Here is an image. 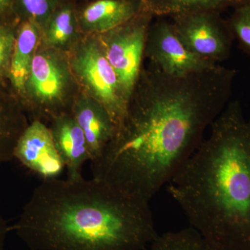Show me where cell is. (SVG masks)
I'll return each mask as SVG.
<instances>
[{"mask_svg": "<svg viewBox=\"0 0 250 250\" xmlns=\"http://www.w3.org/2000/svg\"><path fill=\"white\" fill-rule=\"evenodd\" d=\"M145 54L151 64L173 76H184L218 65L190 52L179 39L172 23L165 21H158L149 27Z\"/></svg>", "mask_w": 250, "mask_h": 250, "instance_id": "cell-7", "label": "cell"}, {"mask_svg": "<svg viewBox=\"0 0 250 250\" xmlns=\"http://www.w3.org/2000/svg\"><path fill=\"white\" fill-rule=\"evenodd\" d=\"M14 159L42 180L59 178L65 167L52 131L39 120L26 126L20 136Z\"/></svg>", "mask_w": 250, "mask_h": 250, "instance_id": "cell-8", "label": "cell"}, {"mask_svg": "<svg viewBox=\"0 0 250 250\" xmlns=\"http://www.w3.org/2000/svg\"><path fill=\"white\" fill-rule=\"evenodd\" d=\"M144 9L142 0H97L83 10L81 22L88 31L106 34L129 22Z\"/></svg>", "mask_w": 250, "mask_h": 250, "instance_id": "cell-12", "label": "cell"}, {"mask_svg": "<svg viewBox=\"0 0 250 250\" xmlns=\"http://www.w3.org/2000/svg\"><path fill=\"white\" fill-rule=\"evenodd\" d=\"M39 36L36 22L27 21L22 24L15 42L10 62V75L13 84L18 91L24 92L27 86Z\"/></svg>", "mask_w": 250, "mask_h": 250, "instance_id": "cell-13", "label": "cell"}, {"mask_svg": "<svg viewBox=\"0 0 250 250\" xmlns=\"http://www.w3.org/2000/svg\"><path fill=\"white\" fill-rule=\"evenodd\" d=\"M46 24V41L49 45L67 43L73 36L76 25L73 10L68 6L55 10Z\"/></svg>", "mask_w": 250, "mask_h": 250, "instance_id": "cell-16", "label": "cell"}, {"mask_svg": "<svg viewBox=\"0 0 250 250\" xmlns=\"http://www.w3.org/2000/svg\"><path fill=\"white\" fill-rule=\"evenodd\" d=\"M151 15L144 9L129 22L103 34L101 45L105 56L114 69L128 101L141 74Z\"/></svg>", "mask_w": 250, "mask_h": 250, "instance_id": "cell-4", "label": "cell"}, {"mask_svg": "<svg viewBox=\"0 0 250 250\" xmlns=\"http://www.w3.org/2000/svg\"><path fill=\"white\" fill-rule=\"evenodd\" d=\"M9 0H0V10L4 9L9 4Z\"/></svg>", "mask_w": 250, "mask_h": 250, "instance_id": "cell-22", "label": "cell"}, {"mask_svg": "<svg viewBox=\"0 0 250 250\" xmlns=\"http://www.w3.org/2000/svg\"><path fill=\"white\" fill-rule=\"evenodd\" d=\"M27 85L34 101L41 107L52 108L62 100L65 85V72L52 57L36 54Z\"/></svg>", "mask_w": 250, "mask_h": 250, "instance_id": "cell-11", "label": "cell"}, {"mask_svg": "<svg viewBox=\"0 0 250 250\" xmlns=\"http://www.w3.org/2000/svg\"><path fill=\"white\" fill-rule=\"evenodd\" d=\"M149 250H214L195 229H182L158 235Z\"/></svg>", "mask_w": 250, "mask_h": 250, "instance_id": "cell-15", "label": "cell"}, {"mask_svg": "<svg viewBox=\"0 0 250 250\" xmlns=\"http://www.w3.org/2000/svg\"><path fill=\"white\" fill-rule=\"evenodd\" d=\"M248 3H249V4H250V0H249V1H248Z\"/></svg>", "mask_w": 250, "mask_h": 250, "instance_id": "cell-23", "label": "cell"}, {"mask_svg": "<svg viewBox=\"0 0 250 250\" xmlns=\"http://www.w3.org/2000/svg\"><path fill=\"white\" fill-rule=\"evenodd\" d=\"M56 147L67 171V178H82L86 161L91 160L84 134L72 114H62L54 119L52 129Z\"/></svg>", "mask_w": 250, "mask_h": 250, "instance_id": "cell-9", "label": "cell"}, {"mask_svg": "<svg viewBox=\"0 0 250 250\" xmlns=\"http://www.w3.org/2000/svg\"><path fill=\"white\" fill-rule=\"evenodd\" d=\"M10 228L4 218L0 215V250L4 249L6 236L9 232Z\"/></svg>", "mask_w": 250, "mask_h": 250, "instance_id": "cell-21", "label": "cell"}, {"mask_svg": "<svg viewBox=\"0 0 250 250\" xmlns=\"http://www.w3.org/2000/svg\"><path fill=\"white\" fill-rule=\"evenodd\" d=\"M72 65L81 82L93 94L95 100L106 108L118 127L129 101L103 46L95 42L83 44L74 57Z\"/></svg>", "mask_w": 250, "mask_h": 250, "instance_id": "cell-5", "label": "cell"}, {"mask_svg": "<svg viewBox=\"0 0 250 250\" xmlns=\"http://www.w3.org/2000/svg\"><path fill=\"white\" fill-rule=\"evenodd\" d=\"M168 183L191 228L214 250H250V121L229 103Z\"/></svg>", "mask_w": 250, "mask_h": 250, "instance_id": "cell-3", "label": "cell"}, {"mask_svg": "<svg viewBox=\"0 0 250 250\" xmlns=\"http://www.w3.org/2000/svg\"><path fill=\"white\" fill-rule=\"evenodd\" d=\"M236 75L219 64L184 76L141 70L114 137L91 162L93 178L150 201L229 103Z\"/></svg>", "mask_w": 250, "mask_h": 250, "instance_id": "cell-1", "label": "cell"}, {"mask_svg": "<svg viewBox=\"0 0 250 250\" xmlns=\"http://www.w3.org/2000/svg\"><path fill=\"white\" fill-rule=\"evenodd\" d=\"M72 115L84 134L91 156L90 162L96 160L114 137L116 123L103 105L88 99L77 102Z\"/></svg>", "mask_w": 250, "mask_h": 250, "instance_id": "cell-10", "label": "cell"}, {"mask_svg": "<svg viewBox=\"0 0 250 250\" xmlns=\"http://www.w3.org/2000/svg\"><path fill=\"white\" fill-rule=\"evenodd\" d=\"M21 1L34 22H47L55 11L59 0H21Z\"/></svg>", "mask_w": 250, "mask_h": 250, "instance_id": "cell-19", "label": "cell"}, {"mask_svg": "<svg viewBox=\"0 0 250 250\" xmlns=\"http://www.w3.org/2000/svg\"><path fill=\"white\" fill-rule=\"evenodd\" d=\"M229 27L233 37L236 38L242 47L250 54V4L239 5L233 14Z\"/></svg>", "mask_w": 250, "mask_h": 250, "instance_id": "cell-18", "label": "cell"}, {"mask_svg": "<svg viewBox=\"0 0 250 250\" xmlns=\"http://www.w3.org/2000/svg\"><path fill=\"white\" fill-rule=\"evenodd\" d=\"M31 250H143L157 237L149 202L101 180H42L13 225Z\"/></svg>", "mask_w": 250, "mask_h": 250, "instance_id": "cell-2", "label": "cell"}, {"mask_svg": "<svg viewBox=\"0 0 250 250\" xmlns=\"http://www.w3.org/2000/svg\"><path fill=\"white\" fill-rule=\"evenodd\" d=\"M15 42L12 33L0 27V74L7 68L11 62Z\"/></svg>", "mask_w": 250, "mask_h": 250, "instance_id": "cell-20", "label": "cell"}, {"mask_svg": "<svg viewBox=\"0 0 250 250\" xmlns=\"http://www.w3.org/2000/svg\"><path fill=\"white\" fill-rule=\"evenodd\" d=\"M145 9L156 15L217 12L227 6L246 4L244 0H142Z\"/></svg>", "mask_w": 250, "mask_h": 250, "instance_id": "cell-14", "label": "cell"}, {"mask_svg": "<svg viewBox=\"0 0 250 250\" xmlns=\"http://www.w3.org/2000/svg\"><path fill=\"white\" fill-rule=\"evenodd\" d=\"M25 128L18 127L14 115L0 106V166L14 159L15 147Z\"/></svg>", "mask_w": 250, "mask_h": 250, "instance_id": "cell-17", "label": "cell"}, {"mask_svg": "<svg viewBox=\"0 0 250 250\" xmlns=\"http://www.w3.org/2000/svg\"><path fill=\"white\" fill-rule=\"evenodd\" d=\"M172 23L182 43L200 58L218 63L229 57L233 38L216 12L176 15Z\"/></svg>", "mask_w": 250, "mask_h": 250, "instance_id": "cell-6", "label": "cell"}]
</instances>
